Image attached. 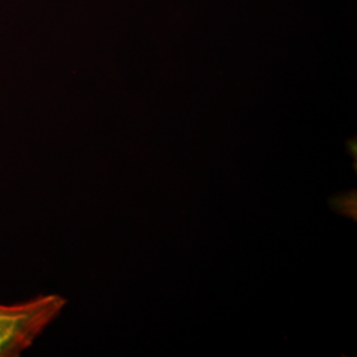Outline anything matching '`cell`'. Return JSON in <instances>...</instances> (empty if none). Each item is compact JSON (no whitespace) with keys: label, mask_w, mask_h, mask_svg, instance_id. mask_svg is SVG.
<instances>
[{"label":"cell","mask_w":357,"mask_h":357,"mask_svg":"<svg viewBox=\"0 0 357 357\" xmlns=\"http://www.w3.org/2000/svg\"><path fill=\"white\" fill-rule=\"evenodd\" d=\"M66 306L59 294H38L15 303H0V357L22 356Z\"/></svg>","instance_id":"obj_1"}]
</instances>
